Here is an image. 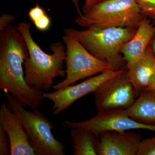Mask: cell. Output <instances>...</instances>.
<instances>
[{"label": "cell", "mask_w": 155, "mask_h": 155, "mask_svg": "<svg viewBox=\"0 0 155 155\" xmlns=\"http://www.w3.org/2000/svg\"><path fill=\"white\" fill-rule=\"evenodd\" d=\"M46 14L43 8L39 5L38 4H36L35 7L30 9L28 15L31 20L34 22Z\"/></svg>", "instance_id": "d6986e66"}, {"label": "cell", "mask_w": 155, "mask_h": 155, "mask_svg": "<svg viewBox=\"0 0 155 155\" xmlns=\"http://www.w3.org/2000/svg\"><path fill=\"white\" fill-rule=\"evenodd\" d=\"M145 17L136 0H105L86 14L78 17L75 22L85 28L120 27L137 29Z\"/></svg>", "instance_id": "5b68a950"}, {"label": "cell", "mask_w": 155, "mask_h": 155, "mask_svg": "<svg viewBox=\"0 0 155 155\" xmlns=\"http://www.w3.org/2000/svg\"><path fill=\"white\" fill-rule=\"evenodd\" d=\"M34 23L38 30L42 31H46L51 26V19L47 14H46Z\"/></svg>", "instance_id": "ffe728a7"}, {"label": "cell", "mask_w": 155, "mask_h": 155, "mask_svg": "<svg viewBox=\"0 0 155 155\" xmlns=\"http://www.w3.org/2000/svg\"><path fill=\"white\" fill-rule=\"evenodd\" d=\"M63 125L70 129H89L96 137L106 130L125 131L132 129H146L155 132V125H146L135 121L127 115L125 110L98 112L97 115L88 120L79 122L64 121Z\"/></svg>", "instance_id": "ba28073f"}, {"label": "cell", "mask_w": 155, "mask_h": 155, "mask_svg": "<svg viewBox=\"0 0 155 155\" xmlns=\"http://www.w3.org/2000/svg\"><path fill=\"white\" fill-rule=\"evenodd\" d=\"M152 19H153L154 20V21L155 23V16L154 17H153Z\"/></svg>", "instance_id": "484cf974"}, {"label": "cell", "mask_w": 155, "mask_h": 155, "mask_svg": "<svg viewBox=\"0 0 155 155\" xmlns=\"http://www.w3.org/2000/svg\"><path fill=\"white\" fill-rule=\"evenodd\" d=\"M126 69L136 96L138 97L148 86L150 79L155 71V56L151 43L141 58Z\"/></svg>", "instance_id": "4fadbf2b"}, {"label": "cell", "mask_w": 155, "mask_h": 155, "mask_svg": "<svg viewBox=\"0 0 155 155\" xmlns=\"http://www.w3.org/2000/svg\"><path fill=\"white\" fill-rule=\"evenodd\" d=\"M72 1L73 2V4L75 5L76 10H77L78 16H80L82 14H81V12L80 11V8H79V4H78V1H79V0H72Z\"/></svg>", "instance_id": "cb8c5ba5"}, {"label": "cell", "mask_w": 155, "mask_h": 155, "mask_svg": "<svg viewBox=\"0 0 155 155\" xmlns=\"http://www.w3.org/2000/svg\"><path fill=\"white\" fill-rule=\"evenodd\" d=\"M28 57L27 44L16 26L10 25L0 31V88L35 110L44 102L45 91L25 82L22 65Z\"/></svg>", "instance_id": "6da1fadb"}, {"label": "cell", "mask_w": 155, "mask_h": 155, "mask_svg": "<svg viewBox=\"0 0 155 155\" xmlns=\"http://www.w3.org/2000/svg\"><path fill=\"white\" fill-rule=\"evenodd\" d=\"M8 105L20 119L29 144L37 155H64L65 147L55 138L52 130L54 125L37 109L25 110L14 95L5 92Z\"/></svg>", "instance_id": "277c9868"}, {"label": "cell", "mask_w": 155, "mask_h": 155, "mask_svg": "<svg viewBox=\"0 0 155 155\" xmlns=\"http://www.w3.org/2000/svg\"><path fill=\"white\" fill-rule=\"evenodd\" d=\"M0 155H11V144L8 134L0 126Z\"/></svg>", "instance_id": "ac0fdd59"}, {"label": "cell", "mask_w": 155, "mask_h": 155, "mask_svg": "<svg viewBox=\"0 0 155 155\" xmlns=\"http://www.w3.org/2000/svg\"><path fill=\"white\" fill-rule=\"evenodd\" d=\"M141 14L145 17L155 16V0H136Z\"/></svg>", "instance_id": "2e32d148"}, {"label": "cell", "mask_w": 155, "mask_h": 155, "mask_svg": "<svg viewBox=\"0 0 155 155\" xmlns=\"http://www.w3.org/2000/svg\"><path fill=\"white\" fill-rule=\"evenodd\" d=\"M130 118L146 125H155V91L144 89L131 107L125 110Z\"/></svg>", "instance_id": "5bb4252c"}, {"label": "cell", "mask_w": 155, "mask_h": 155, "mask_svg": "<svg viewBox=\"0 0 155 155\" xmlns=\"http://www.w3.org/2000/svg\"><path fill=\"white\" fill-rule=\"evenodd\" d=\"M155 35V26L145 17L139 24L133 37L121 49V53L126 63V69L141 58Z\"/></svg>", "instance_id": "7c38bea8"}, {"label": "cell", "mask_w": 155, "mask_h": 155, "mask_svg": "<svg viewBox=\"0 0 155 155\" xmlns=\"http://www.w3.org/2000/svg\"><path fill=\"white\" fill-rule=\"evenodd\" d=\"M151 46L153 53L155 56V35L151 42Z\"/></svg>", "instance_id": "d4e9b609"}, {"label": "cell", "mask_w": 155, "mask_h": 155, "mask_svg": "<svg viewBox=\"0 0 155 155\" xmlns=\"http://www.w3.org/2000/svg\"><path fill=\"white\" fill-rule=\"evenodd\" d=\"M15 17L10 14H3L0 17V31L5 29L14 21Z\"/></svg>", "instance_id": "44dd1931"}, {"label": "cell", "mask_w": 155, "mask_h": 155, "mask_svg": "<svg viewBox=\"0 0 155 155\" xmlns=\"http://www.w3.org/2000/svg\"><path fill=\"white\" fill-rule=\"evenodd\" d=\"M71 139L74 155H97L95 143L96 136L89 129L72 128Z\"/></svg>", "instance_id": "9a60e30c"}, {"label": "cell", "mask_w": 155, "mask_h": 155, "mask_svg": "<svg viewBox=\"0 0 155 155\" xmlns=\"http://www.w3.org/2000/svg\"><path fill=\"white\" fill-rule=\"evenodd\" d=\"M137 29L112 27H89L82 30L65 28L66 35L78 41L92 55L111 65L116 70L126 69L121 50L133 37Z\"/></svg>", "instance_id": "3957f363"}, {"label": "cell", "mask_w": 155, "mask_h": 155, "mask_svg": "<svg viewBox=\"0 0 155 155\" xmlns=\"http://www.w3.org/2000/svg\"><path fill=\"white\" fill-rule=\"evenodd\" d=\"M94 93L98 112L127 110L136 100L134 88L126 69L121 74L103 83Z\"/></svg>", "instance_id": "52a82bcc"}, {"label": "cell", "mask_w": 155, "mask_h": 155, "mask_svg": "<svg viewBox=\"0 0 155 155\" xmlns=\"http://www.w3.org/2000/svg\"><path fill=\"white\" fill-rule=\"evenodd\" d=\"M63 40L66 48V77L53 86L55 90L73 85L78 81L97 74L115 70L110 64L92 55L72 37L66 35L63 37Z\"/></svg>", "instance_id": "8992f818"}, {"label": "cell", "mask_w": 155, "mask_h": 155, "mask_svg": "<svg viewBox=\"0 0 155 155\" xmlns=\"http://www.w3.org/2000/svg\"><path fill=\"white\" fill-rule=\"evenodd\" d=\"M16 27L25 39L29 52L24 63L25 82L31 87L48 91L54 86L55 78L66 75L64 69L66 48L61 42H53L50 45L52 54H48L32 38L30 23L20 22Z\"/></svg>", "instance_id": "7a4b0ae2"}, {"label": "cell", "mask_w": 155, "mask_h": 155, "mask_svg": "<svg viewBox=\"0 0 155 155\" xmlns=\"http://www.w3.org/2000/svg\"><path fill=\"white\" fill-rule=\"evenodd\" d=\"M125 69L109 70L94 77L92 76L76 85L73 84L52 92H45L44 98L52 102V113L53 115H58L77 100L91 93L94 92L102 84L121 74Z\"/></svg>", "instance_id": "9c48e42d"}, {"label": "cell", "mask_w": 155, "mask_h": 155, "mask_svg": "<svg viewBox=\"0 0 155 155\" xmlns=\"http://www.w3.org/2000/svg\"><path fill=\"white\" fill-rule=\"evenodd\" d=\"M141 139L138 134L106 130L96 139V151L98 155H137Z\"/></svg>", "instance_id": "30bf717a"}, {"label": "cell", "mask_w": 155, "mask_h": 155, "mask_svg": "<svg viewBox=\"0 0 155 155\" xmlns=\"http://www.w3.org/2000/svg\"><path fill=\"white\" fill-rule=\"evenodd\" d=\"M0 126L10 140L11 155H36L29 142L20 119L11 107L3 103L0 108Z\"/></svg>", "instance_id": "8fae6325"}, {"label": "cell", "mask_w": 155, "mask_h": 155, "mask_svg": "<svg viewBox=\"0 0 155 155\" xmlns=\"http://www.w3.org/2000/svg\"><path fill=\"white\" fill-rule=\"evenodd\" d=\"M105 0H85L83 7L84 14H86L94 6Z\"/></svg>", "instance_id": "7402d4cb"}, {"label": "cell", "mask_w": 155, "mask_h": 155, "mask_svg": "<svg viewBox=\"0 0 155 155\" xmlns=\"http://www.w3.org/2000/svg\"><path fill=\"white\" fill-rule=\"evenodd\" d=\"M137 155H155V135L141 140Z\"/></svg>", "instance_id": "e0dca14e"}, {"label": "cell", "mask_w": 155, "mask_h": 155, "mask_svg": "<svg viewBox=\"0 0 155 155\" xmlns=\"http://www.w3.org/2000/svg\"><path fill=\"white\" fill-rule=\"evenodd\" d=\"M147 87L155 91V71L150 79Z\"/></svg>", "instance_id": "603a6c76"}]
</instances>
